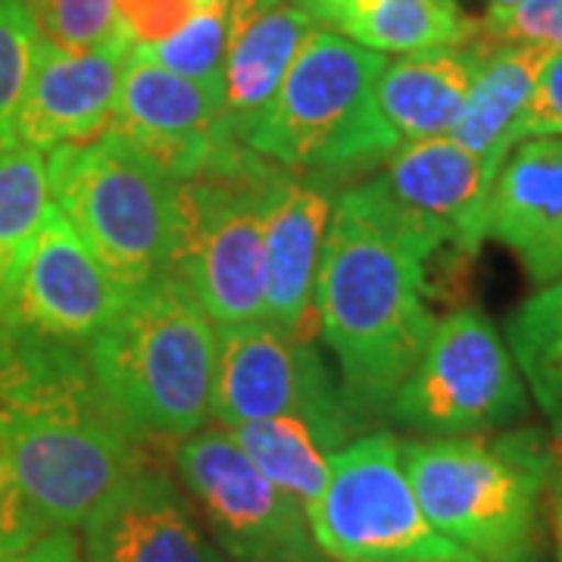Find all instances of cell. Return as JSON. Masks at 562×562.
I'll return each mask as SVG.
<instances>
[{
  "instance_id": "1",
  "label": "cell",
  "mask_w": 562,
  "mask_h": 562,
  "mask_svg": "<svg viewBox=\"0 0 562 562\" xmlns=\"http://www.w3.org/2000/svg\"><path fill=\"white\" fill-rule=\"evenodd\" d=\"M0 457L50 528H79L144 443L113 413L85 347L0 331Z\"/></svg>"
},
{
  "instance_id": "2",
  "label": "cell",
  "mask_w": 562,
  "mask_h": 562,
  "mask_svg": "<svg viewBox=\"0 0 562 562\" xmlns=\"http://www.w3.org/2000/svg\"><path fill=\"white\" fill-rule=\"evenodd\" d=\"M431 279L362 191L335 198L316 279L319 335L338 362L350 413L369 431L413 372L435 328Z\"/></svg>"
},
{
  "instance_id": "3",
  "label": "cell",
  "mask_w": 562,
  "mask_h": 562,
  "mask_svg": "<svg viewBox=\"0 0 562 562\" xmlns=\"http://www.w3.org/2000/svg\"><path fill=\"white\" fill-rule=\"evenodd\" d=\"M85 353L106 403L140 443L181 441L206 428L220 325L172 269L128 291Z\"/></svg>"
},
{
  "instance_id": "4",
  "label": "cell",
  "mask_w": 562,
  "mask_h": 562,
  "mask_svg": "<svg viewBox=\"0 0 562 562\" xmlns=\"http://www.w3.org/2000/svg\"><path fill=\"white\" fill-rule=\"evenodd\" d=\"M382 69L384 54L319 25L241 144L325 184L382 166L401 147L375 94Z\"/></svg>"
},
{
  "instance_id": "5",
  "label": "cell",
  "mask_w": 562,
  "mask_h": 562,
  "mask_svg": "<svg viewBox=\"0 0 562 562\" xmlns=\"http://www.w3.org/2000/svg\"><path fill=\"white\" fill-rule=\"evenodd\" d=\"M401 460L425 516L475 560L541 562L550 475L541 435L401 441Z\"/></svg>"
},
{
  "instance_id": "6",
  "label": "cell",
  "mask_w": 562,
  "mask_h": 562,
  "mask_svg": "<svg viewBox=\"0 0 562 562\" xmlns=\"http://www.w3.org/2000/svg\"><path fill=\"white\" fill-rule=\"evenodd\" d=\"M47 188L125 291L169 269L179 241V181L128 140L103 132L50 150Z\"/></svg>"
},
{
  "instance_id": "7",
  "label": "cell",
  "mask_w": 562,
  "mask_h": 562,
  "mask_svg": "<svg viewBox=\"0 0 562 562\" xmlns=\"http://www.w3.org/2000/svg\"><path fill=\"white\" fill-rule=\"evenodd\" d=\"M279 162L222 140L194 179L179 181V241L169 269L216 325L262 319L266 198Z\"/></svg>"
},
{
  "instance_id": "8",
  "label": "cell",
  "mask_w": 562,
  "mask_h": 562,
  "mask_svg": "<svg viewBox=\"0 0 562 562\" xmlns=\"http://www.w3.org/2000/svg\"><path fill=\"white\" fill-rule=\"evenodd\" d=\"M306 516L328 562H479L425 516L391 431L341 447Z\"/></svg>"
},
{
  "instance_id": "9",
  "label": "cell",
  "mask_w": 562,
  "mask_h": 562,
  "mask_svg": "<svg viewBox=\"0 0 562 562\" xmlns=\"http://www.w3.org/2000/svg\"><path fill=\"white\" fill-rule=\"evenodd\" d=\"M528 416V384L497 325L475 306L435 322L387 419L419 438L491 435Z\"/></svg>"
},
{
  "instance_id": "10",
  "label": "cell",
  "mask_w": 562,
  "mask_h": 562,
  "mask_svg": "<svg viewBox=\"0 0 562 562\" xmlns=\"http://www.w3.org/2000/svg\"><path fill=\"white\" fill-rule=\"evenodd\" d=\"M172 472L232 562H328L303 503L269 482L228 428L176 441Z\"/></svg>"
},
{
  "instance_id": "11",
  "label": "cell",
  "mask_w": 562,
  "mask_h": 562,
  "mask_svg": "<svg viewBox=\"0 0 562 562\" xmlns=\"http://www.w3.org/2000/svg\"><path fill=\"white\" fill-rule=\"evenodd\" d=\"M276 416L313 425L335 453L366 435L313 338L288 335L266 319L220 325L210 419L222 428H238Z\"/></svg>"
},
{
  "instance_id": "12",
  "label": "cell",
  "mask_w": 562,
  "mask_h": 562,
  "mask_svg": "<svg viewBox=\"0 0 562 562\" xmlns=\"http://www.w3.org/2000/svg\"><path fill=\"white\" fill-rule=\"evenodd\" d=\"M362 191L425 266L469 262L487 238L494 176L453 138L406 140Z\"/></svg>"
},
{
  "instance_id": "13",
  "label": "cell",
  "mask_w": 562,
  "mask_h": 562,
  "mask_svg": "<svg viewBox=\"0 0 562 562\" xmlns=\"http://www.w3.org/2000/svg\"><path fill=\"white\" fill-rule=\"evenodd\" d=\"M106 132L128 140L176 181L194 179L228 140L220 94L144 57L135 44L125 57Z\"/></svg>"
},
{
  "instance_id": "14",
  "label": "cell",
  "mask_w": 562,
  "mask_h": 562,
  "mask_svg": "<svg viewBox=\"0 0 562 562\" xmlns=\"http://www.w3.org/2000/svg\"><path fill=\"white\" fill-rule=\"evenodd\" d=\"M128 291L110 276L76 225L47 203L22 276L16 328L88 347L122 310Z\"/></svg>"
},
{
  "instance_id": "15",
  "label": "cell",
  "mask_w": 562,
  "mask_h": 562,
  "mask_svg": "<svg viewBox=\"0 0 562 562\" xmlns=\"http://www.w3.org/2000/svg\"><path fill=\"white\" fill-rule=\"evenodd\" d=\"M85 562H228L181 484L140 462L85 516Z\"/></svg>"
},
{
  "instance_id": "16",
  "label": "cell",
  "mask_w": 562,
  "mask_h": 562,
  "mask_svg": "<svg viewBox=\"0 0 562 562\" xmlns=\"http://www.w3.org/2000/svg\"><path fill=\"white\" fill-rule=\"evenodd\" d=\"M132 41L116 38L94 50H63L41 35L13 135L16 144L50 154L63 144H88L106 132L120 98Z\"/></svg>"
},
{
  "instance_id": "17",
  "label": "cell",
  "mask_w": 562,
  "mask_h": 562,
  "mask_svg": "<svg viewBox=\"0 0 562 562\" xmlns=\"http://www.w3.org/2000/svg\"><path fill=\"white\" fill-rule=\"evenodd\" d=\"M335 198L328 184L279 166L266 198V303L262 319L276 328L313 338L316 279Z\"/></svg>"
},
{
  "instance_id": "18",
  "label": "cell",
  "mask_w": 562,
  "mask_h": 562,
  "mask_svg": "<svg viewBox=\"0 0 562 562\" xmlns=\"http://www.w3.org/2000/svg\"><path fill=\"white\" fill-rule=\"evenodd\" d=\"M487 238L503 244L535 288L562 279V138H528L501 166Z\"/></svg>"
},
{
  "instance_id": "19",
  "label": "cell",
  "mask_w": 562,
  "mask_h": 562,
  "mask_svg": "<svg viewBox=\"0 0 562 562\" xmlns=\"http://www.w3.org/2000/svg\"><path fill=\"white\" fill-rule=\"evenodd\" d=\"M319 25L294 0H232L225 54V132L241 140Z\"/></svg>"
},
{
  "instance_id": "20",
  "label": "cell",
  "mask_w": 562,
  "mask_h": 562,
  "mask_svg": "<svg viewBox=\"0 0 562 562\" xmlns=\"http://www.w3.org/2000/svg\"><path fill=\"white\" fill-rule=\"evenodd\" d=\"M487 44L491 41L479 35L465 44H447L384 60L375 94L382 116L401 144L450 135Z\"/></svg>"
},
{
  "instance_id": "21",
  "label": "cell",
  "mask_w": 562,
  "mask_h": 562,
  "mask_svg": "<svg viewBox=\"0 0 562 562\" xmlns=\"http://www.w3.org/2000/svg\"><path fill=\"white\" fill-rule=\"evenodd\" d=\"M550 54L553 50L541 44L484 47L472 91L447 138L475 154L494 179L506 157L513 154V147L519 144V125Z\"/></svg>"
},
{
  "instance_id": "22",
  "label": "cell",
  "mask_w": 562,
  "mask_h": 562,
  "mask_svg": "<svg viewBox=\"0 0 562 562\" xmlns=\"http://www.w3.org/2000/svg\"><path fill=\"white\" fill-rule=\"evenodd\" d=\"M316 25L375 54H416L479 38L457 0H294Z\"/></svg>"
},
{
  "instance_id": "23",
  "label": "cell",
  "mask_w": 562,
  "mask_h": 562,
  "mask_svg": "<svg viewBox=\"0 0 562 562\" xmlns=\"http://www.w3.org/2000/svg\"><path fill=\"white\" fill-rule=\"evenodd\" d=\"M50 203L47 154L10 147L0 154V331L16 328L22 276Z\"/></svg>"
},
{
  "instance_id": "24",
  "label": "cell",
  "mask_w": 562,
  "mask_h": 562,
  "mask_svg": "<svg viewBox=\"0 0 562 562\" xmlns=\"http://www.w3.org/2000/svg\"><path fill=\"white\" fill-rule=\"evenodd\" d=\"M228 431L269 482L279 484L294 501H301L303 509L316 506L331 475L335 450L313 425L294 416H276V419L244 422Z\"/></svg>"
},
{
  "instance_id": "25",
  "label": "cell",
  "mask_w": 562,
  "mask_h": 562,
  "mask_svg": "<svg viewBox=\"0 0 562 562\" xmlns=\"http://www.w3.org/2000/svg\"><path fill=\"white\" fill-rule=\"evenodd\" d=\"M506 344L547 422L562 431V279L519 303L506 322Z\"/></svg>"
},
{
  "instance_id": "26",
  "label": "cell",
  "mask_w": 562,
  "mask_h": 562,
  "mask_svg": "<svg viewBox=\"0 0 562 562\" xmlns=\"http://www.w3.org/2000/svg\"><path fill=\"white\" fill-rule=\"evenodd\" d=\"M228 7L232 0H203L176 35L157 44H135V50L222 98L228 54Z\"/></svg>"
},
{
  "instance_id": "27",
  "label": "cell",
  "mask_w": 562,
  "mask_h": 562,
  "mask_svg": "<svg viewBox=\"0 0 562 562\" xmlns=\"http://www.w3.org/2000/svg\"><path fill=\"white\" fill-rule=\"evenodd\" d=\"M38 44L41 29L32 0H0V154L16 147L13 122Z\"/></svg>"
},
{
  "instance_id": "28",
  "label": "cell",
  "mask_w": 562,
  "mask_h": 562,
  "mask_svg": "<svg viewBox=\"0 0 562 562\" xmlns=\"http://www.w3.org/2000/svg\"><path fill=\"white\" fill-rule=\"evenodd\" d=\"M38 29L63 50H94L125 38L116 16V0H32Z\"/></svg>"
},
{
  "instance_id": "29",
  "label": "cell",
  "mask_w": 562,
  "mask_h": 562,
  "mask_svg": "<svg viewBox=\"0 0 562 562\" xmlns=\"http://www.w3.org/2000/svg\"><path fill=\"white\" fill-rule=\"evenodd\" d=\"M479 29L491 44H541L562 50V0H519L509 7H491Z\"/></svg>"
},
{
  "instance_id": "30",
  "label": "cell",
  "mask_w": 562,
  "mask_h": 562,
  "mask_svg": "<svg viewBox=\"0 0 562 562\" xmlns=\"http://www.w3.org/2000/svg\"><path fill=\"white\" fill-rule=\"evenodd\" d=\"M203 0H116L120 29L132 44H157L176 35Z\"/></svg>"
},
{
  "instance_id": "31",
  "label": "cell",
  "mask_w": 562,
  "mask_h": 562,
  "mask_svg": "<svg viewBox=\"0 0 562 562\" xmlns=\"http://www.w3.org/2000/svg\"><path fill=\"white\" fill-rule=\"evenodd\" d=\"M44 531H50V525L41 519V513L22 494L20 482L0 457V560L38 541Z\"/></svg>"
},
{
  "instance_id": "32",
  "label": "cell",
  "mask_w": 562,
  "mask_h": 562,
  "mask_svg": "<svg viewBox=\"0 0 562 562\" xmlns=\"http://www.w3.org/2000/svg\"><path fill=\"white\" fill-rule=\"evenodd\" d=\"M562 138V50H553L538 76L519 125V140Z\"/></svg>"
},
{
  "instance_id": "33",
  "label": "cell",
  "mask_w": 562,
  "mask_h": 562,
  "mask_svg": "<svg viewBox=\"0 0 562 562\" xmlns=\"http://www.w3.org/2000/svg\"><path fill=\"white\" fill-rule=\"evenodd\" d=\"M0 562H85V553H81V541L76 538V528H50L38 541L3 557Z\"/></svg>"
},
{
  "instance_id": "34",
  "label": "cell",
  "mask_w": 562,
  "mask_h": 562,
  "mask_svg": "<svg viewBox=\"0 0 562 562\" xmlns=\"http://www.w3.org/2000/svg\"><path fill=\"white\" fill-rule=\"evenodd\" d=\"M553 541H557V562H562V501L553 513Z\"/></svg>"
},
{
  "instance_id": "35",
  "label": "cell",
  "mask_w": 562,
  "mask_h": 562,
  "mask_svg": "<svg viewBox=\"0 0 562 562\" xmlns=\"http://www.w3.org/2000/svg\"><path fill=\"white\" fill-rule=\"evenodd\" d=\"M491 7H509V3H519V0H487Z\"/></svg>"
}]
</instances>
